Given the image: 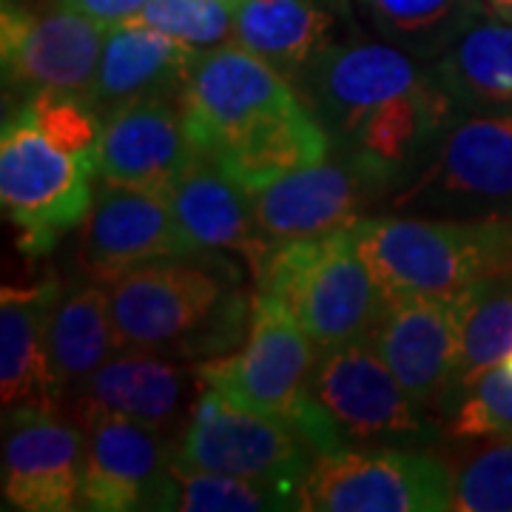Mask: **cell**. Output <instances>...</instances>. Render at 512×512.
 I'll return each mask as SVG.
<instances>
[{"label":"cell","mask_w":512,"mask_h":512,"mask_svg":"<svg viewBox=\"0 0 512 512\" xmlns=\"http://www.w3.org/2000/svg\"><path fill=\"white\" fill-rule=\"evenodd\" d=\"M248 194L262 234L274 245L348 231L387 197L384 185L342 151Z\"/></svg>","instance_id":"obj_13"},{"label":"cell","mask_w":512,"mask_h":512,"mask_svg":"<svg viewBox=\"0 0 512 512\" xmlns=\"http://www.w3.org/2000/svg\"><path fill=\"white\" fill-rule=\"evenodd\" d=\"M311 396L348 447H424L444 436V427L404 393L373 342L322 350L311 373Z\"/></svg>","instance_id":"obj_9"},{"label":"cell","mask_w":512,"mask_h":512,"mask_svg":"<svg viewBox=\"0 0 512 512\" xmlns=\"http://www.w3.org/2000/svg\"><path fill=\"white\" fill-rule=\"evenodd\" d=\"M69 393L72 410L114 413L177 441L200 399L202 382L197 362L183 365V359L151 350H120Z\"/></svg>","instance_id":"obj_17"},{"label":"cell","mask_w":512,"mask_h":512,"mask_svg":"<svg viewBox=\"0 0 512 512\" xmlns=\"http://www.w3.org/2000/svg\"><path fill=\"white\" fill-rule=\"evenodd\" d=\"M168 200L202 251L242 256L256 282L274 242L262 234L245 185L200 154L168 188Z\"/></svg>","instance_id":"obj_20"},{"label":"cell","mask_w":512,"mask_h":512,"mask_svg":"<svg viewBox=\"0 0 512 512\" xmlns=\"http://www.w3.org/2000/svg\"><path fill=\"white\" fill-rule=\"evenodd\" d=\"M72 421L83 430L80 507L151 510L174 456V441L140 421L103 410H72Z\"/></svg>","instance_id":"obj_14"},{"label":"cell","mask_w":512,"mask_h":512,"mask_svg":"<svg viewBox=\"0 0 512 512\" xmlns=\"http://www.w3.org/2000/svg\"><path fill=\"white\" fill-rule=\"evenodd\" d=\"M60 282L43 279L0 291V396L3 413L37 407L60 413V393L49 365V325Z\"/></svg>","instance_id":"obj_21"},{"label":"cell","mask_w":512,"mask_h":512,"mask_svg":"<svg viewBox=\"0 0 512 512\" xmlns=\"http://www.w3.org/2000/svg\"><path fill=\"white\" fill-rule=\"evenodd\" d=\"M384 208L444 220L512 217V111L450 117Z\"/></svg>","instance_id":"obj_6"},{"label":"cell","mask_w":512,"mask_h":512,"mask_svg":"<svg viewBox=\"0 0 512 512\" xmlns=\"http://www.w3.org/2000/svg\"><path fill=\"white\" fill-rule=\"evenodd\" d=\"M256 291L276 296L319 350L370 342L390 305L350 228L276 242Z\"/></svg>","instance_id":"obj_5"},{"label":"cell","mask_w":512,"mask_h":512,"mask_svg":"<svg viewBox=\"0 0 512 512\" xmlns=\"http://www.w3.org/2000/svg\"><path fill=\"white\" fill-rule=\"evenodd\" d=\"M512 439V370L504 365L487 370L453 407L444 424V439Z\"/></svg>","instance_id":"obj_32"},{"label":"cell","mask_w":512,"mask_h":512,"mask_svg":"<svg viewBox=\"0 0 512 512\" xmlns=\"http://www.w3.org/2000/svg\"><path fill=\"white\" fill-rule=\"evenodd\" d=\"M106 288L123 350L208 362L248 336L254 299L248 302L237 268L220 254L148 262Z\"/></svg>","instance_id":"obj_2"},{"label":"cell","mask_w":512,"mask_h":512,"mask_svg":"<svg viewBox=\"0 0 512 512\" xmlns=\"http://www.w3.org/2000/svg\"><path fill=\"white\" fill-rule=\"evenodd\" d=\"M487 3H490V9L498 18L512 20V0H487Z\"/></svg>","instance_id":"obj_34"},{"label":"cell","mask_w":512,"mask_h":512,"mask_svg":"<svg viewBox=\"0 0 512 512\" xmlns=\"http://www.w3.org/2000/svg\"><path fill=\"white\" fill-rule=\"evenodd\" d=\"M177 103L202 157L248 191L325 160L333 148L296 83L239 43L194 57Z\"/></svg>","instance_id":"obj_1"},{"label":"cell","mask_w":512,"mask_h":512,"mask_svg":"<svg viewBox=\"0 0 512 512\" xmlns=\"http://www.w3.org/2000/svg\"><path fill=\"white\" fill-rule=\"evenodd\" d=\"M200 157L177 97H143L103 111L97 177L165 191Z\"/></svg>","instance_id":"obj_19"},{"label":"cell","mask_w":512,"mask_h":512,"mask_svg":"<svg viewBox=\"0 0 512 512\" xmlns=\"http://www.w3.org/2000/svg\"><path fill=\"white\" fill-rule=\"evenodd\" d=\"M433 72L458 111H512V20L478 12Z\"/></svg>","instance_id":"obj_24"},{"label":"cell","mask_w":512,"mask_h":512,"mask_svg":"<svg viewBox=\"0 0 512 512\" xmlns=\"http://www.w3.org/2000/svg\"><path fill=\"white\" fill-rule=\"evenodd\" d=\"M512 350V276H495L461 296V348L447 416L461 396Z\"/></svg>","instance_id":"obj_27"},{"label":"cell","mask_w":512,"mask_h":512,"mask_svg":"<svg viewBox=\"0 0 512 512\" xmlns=\"http://www.w3.org/2000/svg\"><path fill=\"white\" fill-rule=\"evenodd\" d=\"M234 3H237V0H234Z\"/></svg>","instance_id":"obj_38"},{"label":"cell","mask_w":512,"mask_h":512,"mask_svg":"<svg viewBox=\"0 0 512 512\" xmlns=\"http://www.w3.org/2000/svg\"><path fill=\"white\" fill-rule=\"evenodd\" d=\"M504 367H507V370H512V350H510V356L504 359Z\"/></svg>","instance_id":"obj_35"},{"label":"cell","mask_w":512,"mask_h":512,"mask_svg":"<svg viewBox=\"0 0 512 512\" xmlns=\"http://www.w3.org/2000/svg\"><path fill=\"white\" fill-rule=\"evenodd\" d=\"M9 3H20V0H3V6H9Z\"/></svg>","instance_id":"obj_36"},{"label":"cell","mask_w":512,"mask_h":512,"mask_svg":"<svg viewBox=\"0 0 512 512\" xmlns=\"http://www.w3.org/2000/svg\"><path fill=\"white\" fill-rule=\"evenodd\" d=\"M313 456L311 444L285 421L205 384L191 419L174 441V458L188 467L299 490Z\"/></svg>","instance_id":"obj_10"},{"label":"cell","mask_w":512,"mask_h":512,"mask_svg":"<svg viewBox=\"0 0 512 512\" xmlns=\"http://www.w3.org/2000/svg\"><path fill=\"white\" fill-rule=\"evenodd\" d=\"M3 501L23 512H69L83 490V430L52 410L6 413Z\"/></svg>","instance_id":"obj_15"},{"label":"cell","mask_w":512,"mask_h":512,"mask_svg":"<svg viewBox=\"0 0 512 512\" xmlns=\"http://www.w3.org/2000/svg\"><path fill=\"white\" fill-rule=\"evenodd\" d=\"M387 302L458 299L495 276H512V217H362L353 228Z\"/></svg>","instance_id":"obj_3"},{"label":"cell","mask_w":512,"mask_h":512,"mask_svg":"<svg viewBox=\"0 0 512 512\" xmlns=\"http://www.w3.org/2000/svg\"><path fill=\"white\" fill-rule=\"evenodd\" d=\"M151 510L174 512H276L302 510L299 487H279L251 478L222 476L188 467L171 456Z\"/></svg>","instance_id":"obj_26"},{"label":"cell","mask_w":512,"mask_h":512,"mask_svg":"<svg viewBox=\"0 0 512 512\" xmlns=\"http://www.w3.org/2000/svg\"><path fill=\"white\" fill-rule=\"evenodd\" d=\"M146 3L148 0H72V6L83 9L103 26H117V23L137 18Z\"/></svg>","instance_id":"obj_33"},{"label":"cell","mask_w":512,"mask_h":512,"mask_svg":"<svg viewBox=\"0 0 512 512\" xmlns=\"http://www.w3.org/2000/svg\"><path fill=\"white\" fill-rule=\"evenodd\" d=\"M63 3H72V0H63Z\"/></svg>","instance_id":"obj_37"},{"label":"cell","mask_w":512,"mask_h":512,"mask_svg":"<svg viewBox=\"0 0 512 512\" xmlns=\"http://www.w3.org/2000/svg\"><path fill=\"white\" fill-rule=\"evenodd\" d=\"M202 251L188 237L165 191L100 180L86 220L80 225L77 259L89 279L109 282L160 259H194Z\"/></svg>","instance_id":"obj_12"},{"label":"cell","mask_w":512,"mask_h":512,"mask_svg":"<svg viewBox=\"0 0 512 512\" xmlns=\"http://www.w3.org/2000/svg\"><path fill=\"white\" fill-rule=\"evenodd\" d=\"M376 29L399 49L439 57L481 12L478 0H362Z\"/></svg>","instance_id":"obj_28"},{"label":"cell","mask_w":512,"mask_h":512,"mask_svg":"<svg viewBox=\"0 0 512 512\" xmlns=\"http://www.w3.org/2000/svg\"><path fill=\"white\" fill-rule=\"evenodd\" d=\"M35 126L66 154L97 168V148L103 137V114L89 97L66 92H37L23 100Z\"/></svg>","instance_id":"obj_30"},{"label":"cell","mask_w":512,"mask_h":512,"mask_svg":"<svg viewBox=\"0 0 512 512\" xmlns=\"http://www.w3.org/2000/svg\"><path fill=\"white\" fill-rule=\"evenodd\" d=\"M234 0H148L137 23L154 26L185 46L205 52L234 40Z\"/></svg>","instance_id":"obj_31"},{"label":"cell","mask_w":512,"mask_h":512,"mask_svg":"<svg viewBox=\"0 0 512 512\" xmlns=\"http://www.w3.org/2000/svg\"><path fill=\"white\" fill-rule=\"evenodd\" d=\"M97 168L57 148L32 114L6 109L0 134V205L18 228V251L29 259L52 254L80 228L94 200Z\"/></svg>","instance_id":"obj_7"},{"label":"cell","mask_w":512,"mask_h":512,"mask_svg":"<svg viewBox=\"0 0 512 512\" xmlns=\"http://www.w3.org/2000/svg\"><path fill=\"white\" fill-rule=\"evenodd\" d=\"M333 26L325 0H237L234 43L299 83L313 60L333 46Z\"/></svg>","instance_id":"obj_23"},{"label":"cell","mask_w":512,"mask_h":512,"mask_svg":"<svg viewBox=\"0 0 512 512\" xmlns=\"http://www.w3.org/2000/svg\"><path fill=\"white\" fill-rule=\"evenodd\" d=\"M444 461L453 478V510L512 512V439H467V447Z\"/></svg>","instance_id":"obj_29"},{"label":"cell","mask_w":512,"mask_h":512,"mask_svg":"<svg viewBox=\"0 0 512 512\" xmlns=\"http://www.w3.org/2000/svg\"><path fill=\"white\" fill-rule=\"evenodd\" d=\"M120 350L103 282L92 279L60 293L49 325V365L60 399Z\"/></svg>","instance_id":"obj_25"},{"label":"cell","mask_w":512,"mask_h":512,"mask_svg":"<svg viewBox=\"0 0 512 512\" xmlns=\"http://www.w3.org/2000/svg\"><path fill=\"white\" fill-rule=\"evenodd\" d=\"M370 342L419 410L447 416L461 348V296L390 302Z\"/></svg>","instance_id":"obj_16"},{"label":"cell","mask_w":512,"mask_h":512,"mask_svg":"<svg viewBox=\"0 0 512 512\" xmlns=\"http://www.w3.org/2000/svg\"><path fill=\"white\" fill-rule=\"evenodd\" d=\"M197 55L183 40L137 20L109 26L89 100L103 114L128 100L177 97Z\"/></svg>","instance_id":"obj_22"},{"label":"cell","mask_w":512,"mask_h":512,"mask_svg":"<svg viewBox=\"0 0 512 512\" xmlns=\"http://www.w3.org/2000/svg\"><path fill=\"white\" fill-rule=\"evenodd\" d=\"M319 353V345L276 296L256 291L242 348L197 362V373L205 387L285 421L319 456L348 447L311 396V373Z\"/></svg>","instance_id":"obj_4"},{"label":"cell","mask_w":512,"mask_h":512,"mask_svg":"<svg viewBox=\"0 0 512 512\" xmlns=\"http://www.w3.org/2000/svg\"><path fill=\"white\" fill-rule=\"evenodd\" d=\"M106 35L109 26L63 0L3 6L0 57L6 97L23 94L26 100L37 92L89 97Z\"/></svg>","instance_id":"obj_11"},{"label":"cell","mask_w":512,"mask_h":512,"mask_svg":"<svg viewBox=\"0 0 512 512\" xmlns=\"http://www.w3.org/2000/svg\"><path fill=\"white\" fill-rule=\"evenodd\" d=\"M430 80L433 69H421L410 52L359 40L328 46L296 89H302L333 140L379 103L421 89Z\"/></svg>","instance_id":"obj_18"},{"label":"cell","mask_w":512,"mask_h":512,"mask_svg":"<svg viewBox=\"0 0 512 512\" xmlns=\"http://www.w3.org/2000/svg\"><path fill=\"white\" fill-rule=\"evenodd\" d=\"M302 510L444 512L453 510V478L444 458L421 447H342L313 456L302 481Z\"/></svg>","instance_id":"obj_8"}]
</instances>
